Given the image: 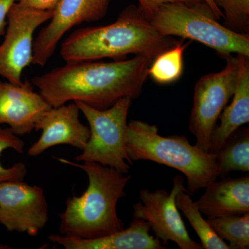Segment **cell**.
Here are the masks:
<instances>
[{"label": "cell", "instance_id": "6da1fadb", "mask_svg": "<svg viewBox=\"0 0 249 249\" xmlns=\"http://www.w3.org/2000/svg\"><path fill=\"white\" fill-rule=\"evenodd\" d=\"M153 60L138 55L114 62H66L31 81L52 107L80 101L106 109L120 98L140 96Z\"/></svg>", "mask_w": 249, "mask_h": 249}, {"label": "cell", "instance_id": "7a4b0ae2", "mask_svg": "<svg viewBox=\"0 0 249 249\" xmlns=\"http://www.w3.org/2000/svg\"><path fill=\"white\" fill-rule=\"evenodd\" d=\"M178 42L161 35L139 6L129 5L115 22L73 31L62 42L60 53L66 62L124 60L131 54L155 59Z\"/></svg>", "mask_w": 249, "mask_h": 249}, {"label": "cell", "instance_id": "3957f363", "mask_svg": "<svg viewBox=\"0 0 249 249\" xmlns=\"http://www.w3.org/2000/svg\"><path fill=\"white\" fill-rule=\"evenodd\" d=\"M55 159L80 168L89 178L88 189L81 196H73L67 199L66 209L59 215L62 235L93 239L124 229L116 206L125 196L124 188L131 177L96 162L76 163L63 158Z\"/></svg>", "mask_w": 249, "mask_h": 249}, {"label": "cell", "instance_id": "277c9868", "mask_svg": "<svg viewBox=\"0 0 249 249\" xmlns=\"http://www.w3.org/2000/svg\"><path fill=\"white\" fill-rule=\"evenodd\" d=\"M127 153L132 162L151 160L181 172L186 177L190 196L219 178L217 154L192 145L184 136L160 135L157 125L144 121L127 124Z\"/></svg>", "mask_w": 249, "mask_h": 249}, {"label": "cell", "instance_id": "5b68a950", "mask_svg": "<svg viewBox=\"0 0 249 249\" xmlns=\"http://www.w3.org/2000/svg\"><path fill=\"white\" fill-rule=\"evenodd\" d=\"M149 20L161 35L197 41L221 57L234 53L249 57V35L219 24L206 4L192 6L166 3L156 10Z\"/></svg>", "mask_w": 249, "mask_h": 249}, {"label": "cell", "instance_id": "8992f818", "mask_svg": "<svg viewBox=\"0 0 249 249\" xmlns=\"http://www.w3.org/2000/svg\"><path fill=\"white\" fill-rule=\"evenodd\" d=\"M132 98H120L111 107L98 109L75 101L89 125V141L78 161L96 162L126 175L132 161L127 153V116Z\"/></svg>", "mask_w": 249, "mask_h": 249}, {"label": "cell", "instance_id": "52a82bcc", "mask_svg": "<svg viewBox=\"0 0 249 249\" xmlns=\"http://www.w3.org/2000/svg\"><path fill=\"white\" fill-rule=\"evenodd\" d=\"M224 58L227 64L222 71L205 75L195 87L188 129L196 137V145L206 152H209L217 121L238 83L240 55L231 54Z\"/></svg>", "mask_w": 249, "mask_h": 249}, {"label": "cell", "instance_id": "ba28073f", "mask_svg": "<svg viewBox=\"0 0 249 249\" xmlns=\"http://www.w3.org/2000/svg\"><path fill=\"white\" fill-rule=\"evenodd\" d=\"M53 14L17 1L13 5L7 16L4 40L0 45V76L14 84H22L23 71L32 64L34 33L50 20Z\"/></svg>", "mask_w": 249, "mask_h": 249}, {"label": "cell", "instance_id": "9c48e42d", "mask_svg": "<svg viewBox=\"0 0 249 249\" xmlns=\"http://www.w3.org/2000/svg\"><path fill=\"white\" fill-rule=\"evenodd\" d=\"M183 183V177L178 175L174 178L170 193L165 190L141 191L140 201L133 205L134 218L147 222L150 230L165 245L171 241L181 249H204L190 237L176 205L178 193L187 192Z\"/></svg>", "mask_w": 249, "mask_h": 249}, {"label": "cell", "instance_id": "30bf717a", "mask_svg": "<svg viewBox=\"0 0 249 249\" xmlns=\"http://www.w3.org/2000/svg\"><path fill=\"white\" fill-rule=\"evenodd\" d=\"M43 190L22 181L0 183V223L9 231L36 236L48 222Z\"/></svg>", "mask_w": 249, "mask_h": 249}, {"label": "cell", "instance_id": "8fae6325", "mask_svg": "<svg viewBox=\"0 0 249 249\" xmlns=\"http://www.w3.org/2000/svg\"><path fill=\"white\" fill-rule=\"evenodd\" d=\"M110 0H60L50 22L39 32L33 45V65L45 66L64 36L85 22L103 19Z\"/></svg>", "mask_w": 249, "mask_h": 249}, {"label": "cell", "instance_id": "7c38bea8", "mask_svg": "<svg viewBox=\"0 0 249 249\" xmlns=\"http://www.w3.org/2000/svg\"><path fill=\"white\" fill-rule=\"evenodd\" d=\"M52 107L29 80L20 85L0 81V124H9L16 135L31 133Z\"/></svg>", "mask_w": 249, "mask_h": 249}, {"label": "cell", "instance_id": "4fadbf2b", "mask_svg": "<svg viewBox=\"0 0 249 249\" xmlns=\"http://www.w3.org/2000/svg\"><path fill=\"white\" fill-rule=\"evenodd\" d=\"M80 111L75 102L49 109L36 124V130H42V135L28 150L29 155L36 157L60 144H68L82 151L89 141L90 130L80 122Z\"/></svg>", "mask_w": 249, "mask_h": 249}, {"label": "cell", "instance_id": "5bb4252c", "mask_svg": "<svg viewBox=\"0 0 249 249\" xmlns=\"http://www.w3.org/2000/svg\"><path fill=\"white\" fill-rule=\"evenodd\" d=\"M196 201L198 209L208 219L240 216L249 213V175L226 178L210 183Z\"/></svg>", "mask_w": 249, "mask_h": 249}, {"label": "cell", "instance_id": "9a60e30c", "mask_svg": "<svg viewBox=\"0 0 249 249\" xmlns=\"http://www.w3.org/2000/svg\"><path fill=\"white\" fill-rule=\"evenodd\" d=\"M147 222L134 218L129 227L110 235L93 239L73 236H49V240L67 249H163L160 239L150 234Z\"/></svg>", "mask_w": 249, "mask_h": 249}, {"label": "cell", "instance_id": "2e32d148", "mask_svg": "<svg viewBox=\"0 0 249 249\" xmlns=\"http://www.w3.org/2000/svg\"><path fill=\"white\" fill-rule=\"evenodd\" d=\"M249 57L240 55L238 83L230 106L219 116L220 124L214 127L209 152L216 153L237 129L249 122Z\"/></svg>", "mask_w": 249, "mask_h": 249}, {"label": "cell", "instance_id": "e0dca14e", "mask_svg": "<svg viewBox=\"0 0 249 249\" xmlns=\"http://www.w3.org/2000/svg\"><path fill=\"white\" fill-rule=\"evenodd\" d=\"M219 178L231 171H249V128L237 129L216 152Z\"/></svg>", "mask_w": 249, "mask_h": 249}, {"label": "cell", "instance_id": "ac0fdd59", "mask_svg": "<svg viewBox=\"0 0 249 249\" xmlns=\"http://www.w3.org/2000/svg\"><path fill=\"white\" fill-rule=\"evenodd\" d=\"M176 205L189 221L200 239L201 245L204 249H231L225 241L215 233L208 220L204 219L196 202L187 192L178 193L176 197Z\"/></svg>", "mask_w": 249, "mask_h": 249}, {"label": "cell", "instance_id": "d6986e66", "mask_svg": "<svg viewBox=\"0 0 249 249\" xmlns=\"http://www.w3.org/2000/svg\"><path fill=\"white\" fill-rule=\"evenodd\" d=\"M191 41L183 43L178 41L176 45L157 55L149 67L148 76L156 83L168 85L179 79L183 70V53Z\"/></svg>", "mask_w": 249, "mask_h": 249}, {"label": "cell", "instance_id": "ffe728a7", "mask_svg": "<svg viewBox=\"0 0 249 249\" xmlns=\"http://www.w3.org/2000/svg\"><path fill=\"white\" fill-rule=\"evenodd\" d=\"M214 231L229 242L231 249L249 248V213L240 216L207 219Z\"/></svg>", "mask_w": 249, "mask_h": 249}, {"label": "cell", "instance_id": "44dd1931", "mask_svg": "<svg viewBox=\"0 0 249 249\" xmlns=\"http://www.w3.org/2000/svg\"><path fill=\"white\" fill-rule=\"evenodd\" d=\"M222 11L226 27L249 35V0H213Z\"/></svg>", "mask_w": 249, "mask_h": 249}, {"label": "cell", "instance_id": "7402d4cb", "mask_svg": "<svg viewBox=\"0 0 249 249\" xmlns=\"http://www.w3.org/2000/svg\"><path fill=\"white\" fill-rule=\"evenodd\" d=\"M24 142L10 128L0 127V155L4 150L12 148L18 153H24ZM27 175V168L22 162L16 163L11 168H5L0 164V183L8 181H22Z\"/></svg>", "mask_w": 249, "mask_h": 249}, {"label": "cell", "instance_id": "603a6c76", "mask_svg": "<svg viewBox=\"0 0 249 249\" xmlns=\"http://www.w3.org/2000/svg\"><path fill=\"white\" fill-rule=\"evenodd\" d=\"M138 1L139 7L142 10L147 19H150L152 14L160 6L166 3L181 2L192 6H199L205 4L202 0H138Z\"/></svg>", "mask_w": 249, "mask_h": 249}, {"label": "cell", "instance_id": "cb8c5ba5", "mask_svg": "<svg viewBox=\"0 0 249 249\" xmlns=\"http://www.w3.org/2000/svg\"><path fill=\"white\" fill-rule=\"evenodd\" d=\"M60 0H17V2L38 11H54Z\"/></svg>", "mask_w": 249, "mask_h": 249}, {"label": "cell", "instance_id": "d4e9b609", "mask_svg": "<svg viewBox=\"0 0 249 249\" xmlns=\"http://www.w3.org/2000/svg\"><path fill=\"white\" fill-rule=\"evenodd\" d=\"M17 0H0V36L4 35L7 25V16Z\"/></svg>", "mask_w": 249, "mask_h": 249}, {"label": "cell", "instance_id": "484cf974", "mask_svg": "<svg viewBox=\"0 0 249 249\" xmlns=\"http://www.w3.org/2000/svg\"><path fill=\"white\" fill-rule=\"evenodd\" d=\"M202 1L211 9L214 15V18L217 20H220L222 18H224L222 11L217 7L213 0H202Z\"/></svg>", "mask_w": 249, "mask_h": 249}]
</instances>
